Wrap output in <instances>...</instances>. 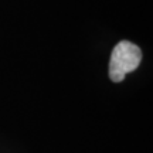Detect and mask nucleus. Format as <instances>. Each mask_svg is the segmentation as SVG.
Returning a JSON list of instances; mask_svg holds the SVG:
<instances>
[{
    "instance_id": "nucleus-1",
    "label": "nucleus",
    "mask_w": 153,
    "mask_h": 153,
    "mask_svg": "<svg viewBox=\"0 0 153 153\" xmlns=\"http://www.w3.org/2000/svg\"><path fill=\"white\" fill-rule=\"evenodd\" d=\"M142 61V51L131 41H120L115 45L109 61V78L120 82L131 71L136 70Z\"/></svg>"
}]
</instances>
